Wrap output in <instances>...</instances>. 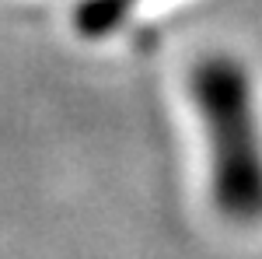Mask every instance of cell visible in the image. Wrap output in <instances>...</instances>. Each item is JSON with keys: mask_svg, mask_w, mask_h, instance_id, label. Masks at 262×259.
<instances>
[{"mask_svg": "<svg viewBox=\"0 0 262 259\" xmlns=\"http://www.w3.org/2000/svg\"><path fill=\"white\" fill-rule=\"evenodd\" d=\"M147 0H81L77 7V28L91 39H105Z\"/></svg>", "mask_w": 262, "mask_h": 259, "instance_id": "2", "label": "cell"}, {"mask_svg": "<svg viewBox=\"0 0 262 259\" xmlns=\"http://www.w3.org/2000/svg\"><path fill=\"white\" fill-rule=\"evenodd\" d=\"M189 98L196 109L206 189L227 221H262V126L252 84L231 56H206L189 74Z\"/></svg>", "mask_w": 262, "mask_h": 259, "instance_id": "1", "label": "cell"}]
</instances>
